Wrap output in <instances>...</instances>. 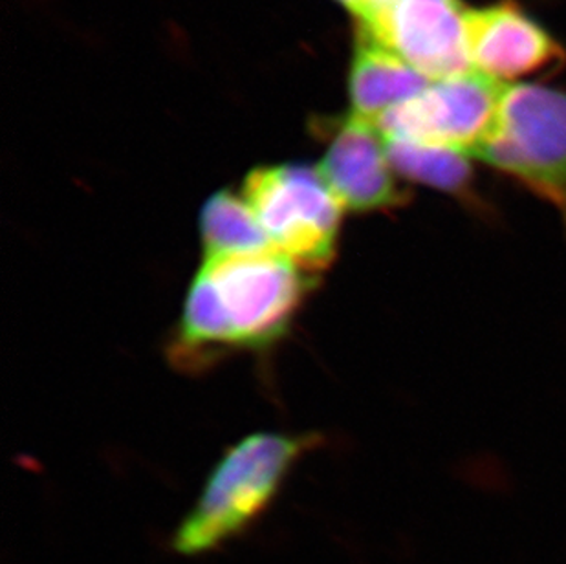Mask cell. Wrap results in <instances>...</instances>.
<instances>
[{
	"instance_id": "cell-1",
	"label": "cell",
	"mask_w": 566,
	"mask_h": 564,
	"mask_svg": "<svg viewBox=\"0 0 566 564\" xmlns=\"http://www.w3.org/2000/svg\"><path fill=\"white\" fill-rule=\"evenodd\" d=\"M315 281L273 250L203 259L184 303L172 359L202 368L224 352L275 343Z\"/></svg>"
},
{
	"instance_id": "cell-2",
	"label": "cell",
	"mask_w": 566,
	"mask_h": 564,
	"mask_svg": "<svg viewBox=\"0 0 566 564\" xmlns=\"http://www.w3.org/2000/svg\"><path fill=\"white\" fill-rule=\"evenodd\" d=\"M319 442L317 435L256 432L228 449L180 522L175 552L209 554L247 533L272 506L295 462Z\"/></svg>"
},
{
	"instance_id": "cell-3",
	"label": "cell",
	"mask_w": 566,
	"mask_h": 564,
	"mask_svg": "<svg viewBox=\"0 0 566 564\" xmlns=\"http://www.w3.org/2000/svg\"><path fill=\"white\" fill-rule=\"evenodd\" d=\"M473 158L548 203L566 231V92L535 83L504 88Z\"/></svg>"
},
{
	"instance_id": "cell-4",
	"label": "cell",
	"mask_w": 566,
	"mask_h": 564,
	"mask_svg": "<svg viewBox=\"0 0 566 564\" xmlns=\"http://www.w3.org/2000/svg\"><path fill=\"white\" fill-rule=\"evenodd\" d=\"M242 198L252 208L273 251L311 275L334 262L345 209L317 169L259 167L248 175Z\"/></svg>"
},
{
	"instance_id": "cell-5",
	"label": "cell",
	"mask_w": 566,
	"mask_h": 564,
	"mask_svg": "<svg viewBox=\"0 0 566 564\" xmlns=\"http://www.w3.org/2000/svg\"><path fill=\"white\" fill-rule=\"evenodd\" d=\"M504 88L488 75L468 70L431 81L375 125L390 142L449 147L473 156L497 119Z\"/></svg>"
},
{
	"instance_id": "cell-6",
	"label": "cell",
	"mask_w": 566,
	"mask_h": 564,
	"mask_svg": "<svg viewBox=\"0 0 566 564\" xmlns=\"http://www.w3.org/2000/svg\"><path fill=\"white\" fill-rule=\"evenodd\" d=\"M325 158L315 167L343 209L390 213L411 202V191L390 164L387 138L375 123L350 114L326 123Z\"/></svg>"
},
{
	"instance_id": "cell-7",
	"label": "cell",
	"mask_w": 566,
	"mask_h": 564,
	"mask_svg": "<svg viewBox=\"0 0 566 564\" xmlns=\"http://www.w3.org/2000/svg\"><path fill=\"white\" fill-rule=\"evenodd\" d=\"M465 10L460 0H403L361 19L359 30L429 81L446 80L473 70Z\"/></svg>"
},
{
	"instance_id": "cell-8",
	"label": "cell",
	"mask_w": 566,
	"mask_h": 564,
	"mask_svg": "<svg viewBox=\"0 0 566 564\" xmlns=\"http://www.w3.org/2000/svg\"><path fill=\"white\" fill-rule=\"evenodd\" d=\"M471 69L490 80L548 77L566 66V50L517 0L465 10Z\"/></svg>"
},
{
	"instance_id": "cell-9",
	"label": "cell",
	"mask_w": 566,
	"mask_h": 564,
	"mask_svg": "<svg viewBox=\"0 0 566 564\" xmlns=\"http://www.w3.org/2000/svg\"><path fill=\"white\" fill-rule=\"evenodd\" d=\"M390 164L406 181L431 187L454 198L484 222H495L497 211L488 202L476 184L473 156L464 150L434 147V145L407 144L387 139Z\"/></svg>"
},
{
	"instance_id": "cell-10",
	"label": "cell",
	"mask_w": 566,
	"mask_h": 564,
	"mask_svg": "<svg viewBox=\"0 0 566 564\" xmlns=\"http://www.w3.org/2000/svg\"><path fill=\"white\" fill-rule=\"evenodd\" d=\"M429 83L411 64L359 30L350 70V100L356 116L375 123L390 108L417 96Z\"/></svg>"
},
{
	"instance_id": "cell-11",
	"label": "cell",
	"mask_w": 566,
	"mask_h": 564,
	"mask_svg": "<svg viewBox=\"0 0 566 564\" xmlns=\"http://www.w3.org/2000/svg\"><path fill=\"white\" fill-rule=\"evenodd\" d=\"M203 259L272 250L268 237L247 200L220 191L209 198L200 213Z\"/></svg>"
},
{
	"instance_id": "cell-12",
	"label": "cell",
	"mask_w": 566,
	"mask_h": 564,
	"mask_svg": "<svg viewBox=\"0 0 566 564\" xmlns=\"http://www.w3.org/2000/svg\"><path fill=\"white\" fill-rule=\"evenodd\" d=\"M400 2H403V0H364V10L359 13L358 21L370 15V13H375V11L387 10V8H392V6L400 4Z\"/></svg>"
},
{
	"instance_id": "cell-13",
	"label": "cell",
	"mask_w": 566,
	"mask_h": 564,
	"mask_svg": "<svg viewBox=\"0 0 566 564\" xmlns=\"http://www.w3.org/2000/svg\"><path fill=\"white\" fill-rule=\"evenodd\" d=\"M345 8L353 11L354 15L359 17L361 10H364V0H339Z\"/></svg>"
}]
</instances>
